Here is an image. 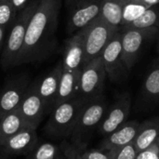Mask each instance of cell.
I'll list each match as a JSON object with an SVG mask.
<instances>
[{
    "mask_svg": "<svg viewBox=\"0 0 159 159\" xmlns=\"http://www.w3.org/2000/svg\"><path fill=\"white\" fill-rule=\"evenodd\" d=\"M120 34L123 62L128 73H130L138 61L144 43L159 35V29L156 27H124L120 28Z\"/></svg>",
    "mask_w": 159,
    "mask_h": 159,
    "instance_id": "8992f818",
    "label": "cell"
},
{
    "mask_svg": "<svg viewBox=\"0 0 159 159\" xmlns=\"http://www.w3.org/2000/svg\"><path fill=\"white\" fill-rule=\"evenodd\" d=\"M86 102L77 96L54 106L44 127V131L55 139L70 138L80 111Z\"/></svg>",
    "mask_w": 159,
    "mask_h": 159,
    "instance_id": "3957f363",
    "label": "cell"
},
{
    "mask_svg": "<svg viewBox=\"0 0 159 159\" xmlns=\"http://www.w3.org/2000/svg\"><path fill=\"white\" fill-rule=\"evenodd\" d=\"M107 108L108 103L103 94L84 104L70 137L71 143L77 150L82 151L87 148L93 132L97 130Z\"/></svg>",
    "mask_w": 159,
    "mask_h": 159,
    "instance_id": "7a4b0ae2",
    "label": "cell"
},
{
    "mask_svg": "<svg viewBox=\"0 0 159 159\" xmlns=\"http://www.w3.org/2000/svg\"><path fill=\"white\" fill-rule=\"evenodd\" d=\"M128 27H134V28L156 27L159 29V3L149 7L140 18H138Z\"/></svg>",
    "mask_w": 159,
    "mask_h": 159,
    "instance_id": "cb8c5ba5",
    "label": "cell"
},
{
    "mask_svg": "<svg viewBox=\"0 0 159 159\" xmlns=\"http://www.w3.org/2000/svg\"><path fill=\"white\" fill-rule=\"evenodd\" d=\"M38 3L39 0L30 1L28 6L17 15L16 20L9 27V33L4 44L1 57V63L4 68L16 65L23 48L28 23Z\"/></svg>",
    "mask_w": 159,
    "mask_h": 159,
    "instance_id": "277c9868",
    "label": "cell"
},
{
    "mask_svg": "<svg viewBox=\"0 0 159 159\" xmlns=\"http://www.w3.org/2000/svg\"><path fill=\"white\" fill-rule=\"evenodd\" d=\"M29 88L26 78L8 84L0 93V116L19 108Z\"/></svg>",
    "mask_w": 159,
    "mask_h": 159,
    "instance_id": "9a60e30c",
    "label": "cell"
},
{
    "mask_svg": "<svg viewBox=\"0 0 159 159\" xmlns=\"http://www.w3.org/2000/svg\"><path fill=\"white\" fill-rule=\"evenodd\" d=\"M139 126L140 122L136 120L125 122L116 130L103 137V140L100 144V148L105 151H111L129 143H133Z\"/></svg>",
    "mask_w": 159,
    "mask_h": 159,
    "instance_id": "4fadbf2b",
    "label": "cell"
},
{
    "mask_svg": "<svg viewBox=\"0 0 159 159\" xmlns=\"http://www.w3.org/2000/svg\"><path fill=\"white\" fill-rule=\"evenodd\" d=\"M107 77L114 83H119L129 74L123 62L120 30L113 36L101 55Z\"/></svg>",
    "mask_w": 159,
    "mask_h": 159,
    "instance_id": "30bf717a",
    "label": "cell"
},
{
    "mask_svg": "<svg viewBox=\"0 0 159 159\" xmlns=\"http://www.w3.org/2000/svg\"><path fill=\"white\" fill-rule=\"evenodd\" d=\"M7 29L5 27L0 26V48H2V46L4 45V41H5V34H6Z\"/></svg>",
    "mask_w": 159,
    "mask_h": 159,
    "instance_id": "4dcf8cb0",
    "label": "cell"
},
{
    "mask_svg": "<svg viewBox=\"0 0 159 159\" xmlns=\"http://www.w3.org/2000/svg\"><path fill=\"white\" fill-rule=\"evenodd\" d=\"M17 15L18 12L10 0H0V26L9 29Z\"/></svg>",
    "mask_w": 159,
    "mask_h": 159,
    "instance_id": "d4e9b609",
    "label": "cell"
},
{
    "mask_svg": "<svg viewBox=\"0 0 159 159\" xmlns=\"http://www.w3.org/2000/svg\"><path fill=\"white\" fill-rule=\"evenodd\" d=\"M80 74L81 69L62 70L54 106L78 96Z\"/></svg>",
    "mask_w": 159,
    "mask_h": 159,
    "instance_id": "e0dca14e",
    "label": "cell"
},
{
    "mask_svg": "<svg viewBox=\"0 0 159 159\" xmlns=\"http://www.w3.org/2000/svg\"><path fill=\"white\" fill-rule=\"evenodd\" d=\"M131 111V96L129 92L119 94L114 103L108 106L97 130L100 135L106 136L128 121Z\"/></svg>",
    "mask_w": 159,
    "mask_h": 159,
    "instance_id": "ba28073f",
    "label": "cell"
},
{
    "mask_svg": "<svg viewBox=\"0 0 159 159\" xmlns=\"http://www.w3.org/2000/svg\"><path fill=\"white\" fill-rule=\"evenodd\" d=\"M11 157H8V156H7V155H5V154H3V153H1L0 152V159H10Z\"/></svg>",
    "mask_w": 159,
    "mask_h": 159,
    "instance_id": "d6a6232c",
    "label": "cell"
},
{
    "mask_svg": "<svg viewBox=\"0 0 159 159\" xmlns=\"http://www.w3.org/2000/svg\"><path fill=\"white\" fill-rule=\"evenodd\" d=\"M149 7L140 0H127L121 13L120 28L129 26L133 21L140 18Z\"/></svg>",
    "mask_w": 159,
    "mask_h": 159,
    "instance_id": "603a6c76",
    "label": "cell"
},
{
    "mask_svg": "<svg viewBox=\"0 0 159 159\" xmlns=\"http://www.w3.org/2000/svg\"><path fill=\"white\" fill-rule=\"evenodd\" d=\"M69 9L68 32L75 34L101 15V0H73Z\"/></svg>",
    "mask_w": 159,
    "mask_h": 159,
    "instance_id": "9c48e42d",
    "label": "cell"
},
{
    "mask_svg": "<svg viewBox=\"0 0 159 159\" xmlns=\"http://www.w3.org/2000/svg\"><path fill=\"white\" fill-rule=\"evenodd\" d=\"M136 159H159V142L138 153Z\"/></svg>",
    "mask_w": 159,
    "mask_h": 159,
    "instance_id": "83f0119b",
    "label": "cell"
},
{
    "mask_svg": "<svg viewBox=\"0 0 159 159\" xmlns=\"http://www.w3.org/2000/svg\"><path fill=\"white\" fill-rule=\"evenodd\" d=\"M84 35L85 28L67 40L61 61L62 70L82 69L84 61Z\"/></svg>",
    "mask_w": 159,
    "mask_h": 159,
    "instance_id": "5bb4252c",
    "label": "cell"
},
{
    "mask_svg": "<svg viewBox=\"0 0 159 159\" xmlns=\"http://www.w3.org/2000/svg\"><path fill=\"white\" fill-rule=\"evenodd\" d=\"M25 127H29L19 109L0 116V143Z\"/></svg>",
    "mask_w": 159,
    "mask_h": 159,
    "instance_id": "d6986e66",
    "label": "cell"
},
{
    "mask_svg": "<svg viewBox=\"0 0 159 159\" xmlns=\"http://www.w3.org/2000/svg\"><path fill=\"white\" fill-rule=\"evenodd\" d=\"M127 0H101V17L120 28L121 13Z\"/></svg>",
    "mask_w": 159,
    "mask_h": 159,
    "instance_id": "44dd1931",
    "label": "cell"
},
{
    "mask_svg": "<svg viewBox=\"0 0 159 159\" xmlns=\"http://www.w3.org/2000/svg\"><path fill=\"white\" fill-rule=\"evenodd\" d=\"M62 73V64L60 62L40 82L37 83V91L45 104L46 112H51L57 97L60 80Z\"/></svg>",
    "mask_w": 159,
    "mask_h": 159,
    "instance_id": "2e32d148",
    "label": "cell"
},
{
    "mask_svg": "<svg viewBox=\"0 0 159 159\" xmlns=\"http://www.w3.org/2000/svg\"><path fill=\"white\" fill-rule=\"evenodd\" d=\"M18 109L26 124L29 127L37 129V127L43 120L46 113L45 104L37 91V83L29 86Z\"/></svg>",
    "mask_w": 159,
    "mask_h": 159,
    "instance_id": "7c38bea8",
    "label": "cell"
},
{
    "mask_svg": "<svg viewBox=\"0 0 159 159\" xmlns=\"http://www.w3.org/2000/svg\"><path fill=\"white\" fill-rule=\"evenodd\" d=\"M106 77V71L101 56L86 63L81 69L78 97L89 102L102 95Z\"/></svg>",
    "mask_w": 159,
    "mask_h": 159,
    "instance_id": "52a82bcc",
    "label": "cell"
},
{
    "mask_svg": "<svg viewBox=\"0 0 159 159\" xmlns=\"http://www.w3.org/2000/svg\"><path fill=\"white\" fill-rule=\"evenodd\" d=\"M10 1L13 4L14 7L16 8L17 12H20L29 4V0H10Z\"/></svg>",
    "mask_w": 159,
    "mask_h": 159,
    "instance_id": "f546056e",
    "label": "cell"
},
{
    "mask_svg": "<svg viewBox=\"0 0 159 159\" xmlns=\"http://www.w3.org/2000/svg\"><path fill=\"white\" fill-rule=\"evenodd\" d=\"M141 96L144 102L150 103L159 100V59L154 61L143 80Z\"/></svg>",
    "mask_w": 159,
    "mask_h": 159,
    "instance_id": "ffe728a7",
    "label": "cell"
},
{
    "mask_svg": "<svg viewBox=\"0 0 159 159\" xmlns=\"http://www.w3.org/2000/svg\"><path fill=\"white\" fill-rule=\"evenodd\" d=\"M157 52L159 53V35H158V42H157Z\"/></svg>",
    "mask_w": 159,
    "mask_h": 159,
    "instance_id": "e575fe53",
    "label": "cell"
},
{
    "mask_svg": "<svg viewBox=\"0 0 159 159\" xmlns=\"http://www.w3.org/2000/svg\"><path fill=\"white\" fill-rule=\"evenodd\" d=\"M112 159H136L138 151L133 143H129L123 147L108 151Z\"/></svg>",
    "mask_w": 159,
    "mask_h": 159,
    "instance_id": "484cf974",
    "label": "cell"
},
{
    "mask_svg": "<svg viewBox=\"0 0 159 159\" xmlns=\"http://www.w3.org/2000/svg\"><path fill=\"white\" fill-rule=\"evenodd\" d=\"M120 30L99 16L85 28L84 35V61L83 66L91 60L102 55L103 49Z\"/></svg>",
    "mask_w": 159,
    "mask_h": 159,
    "instance_id": "5b68a950",
    "label": "cell"
},
{
    "mask_svg": "<svg viewBox=\"0 0 159 159\" xmlns=\"http://www.w3.org/2000/svg\"><path fill=\"white\" fill-rule=\"evenodd\" d=\"M159 142V117H154L140 123L133 144L139 152L147 149Z\"/></svg>",
    "mask_w": 159,
    "mask_h": 159,
    "instance_id": "ac0fdd59",
    "label": "cell"
},
{
    "mask_svg": "<svg viewBox=\"0 0 159 159\" xmlns=\"http://www.w3.org/2000/svg\"><path fill=\"white\" fill-rule=\"evenodd\" d=\"M39 143L36 129L25 127L0 143V152L12 157H26Z\"/></svg>",
    "mask_w": 159,
    "mask_h": 159,
    "instance_id": "8fae6325",
    "label": "cell"
},
{
    "mask_svg": "<svg viewBox=\"0 0 159 159\" xmlns=\"http://www.w3.org/2000/svg\"><path fill=\"white\" fill-rule=\"evenodd\" d=\"M26 159H66L62 148L58 144L44 142L38 143L37 146L26 156Z\"/></svg>",
    "mask_w": 159,
    "mask_h": 159,
    "instance_id": "7402d4cb",
    "label": "cell"
},
{
    "mask_svg": "<svg viewBox=\"0 0 159 159\" xmlns=\"http://www.w3.org/2000/svg\"><path fill=\"white\" fill-rule=\"evenodd\" d=\"M66 1V4H67V6L69 7L70 5H71V3L73 2V0H65Z\"/></svg>",
    "mask_w": 159,
    "mask_h": 159,
    "instance_id": "836d02e7",
    "label": "cell"
},
{
    "mask_svg": "<svg viewBox=\"0 0 159 159\" xmlns=\"http://www.w3.org/2000/svg\"><path fill=\"white\" fill-rule=\"evenodd\" d=\"M140 1L143 2V4H145L148 7H151L153 5H156V4L159 3V0H140Z\"/></svg>",
    "mask_w": 159,
    "mask_h": 159,
    "instance_id": "1f68e13d",
    "label": "cell"
},
{
    "mask_svg": "<svg viewBox=\"0 0 159 159\" xmlns=\"http://www.w3.org/2000/svg\"><path fill=\"white\" fill-rule=\"evenodd\" d=\"M61 146L66 159H83L80 155V151L77 150L71 143L63 142Z\"/></svg>",
    "mask_w": 159,
    "mask_h": 159,
    "instance_id": "f1b7e54d",
    "label": "cell"
},
{
    "mask_svg": "<svg viewBox=\"0 0 159 159\" xmlns=\"http://www.w3.org/2000/svg\"><path fill=\"white\" fill-rule=\"evenodd\" d=\"M80 155L83 159H112L108 151L101 148L84 149L80 151Z\"/></svg>",
    "mask_w": 159,
    "mask_h": 159,
    "instance_id": "4316f807",
    "label": "cell"
},
{
    "mask_svg": "<svg viewBox=\"0 0 159 159\" xmlns=\"http://www.w3.org/2000/svg\"><path fill=\"white\" fill-rule=\"evenodd\" d=\"M60 0H39L27 26L24 44L16 65L31 61L53 35L60 9Z\"/></svg>",
    "mask_w": 159,
    "mask_h": 159,
    "instance_id": "6da1fadb",
    "label": "cell"
}]
</instances>
